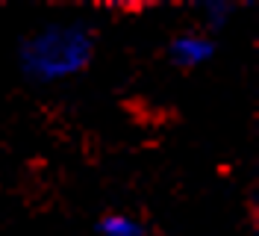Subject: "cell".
<instances>
[{
	"label": "cell",
	"mask_w": 259,
	"mask_h": 236,
	"mask_svg": "<svg viewBox=\"0 0 259 236\" xmlns=\"http://www.w3.org/2000/svg\"><path fill=\"white\" fill-rule=\"evenodd\" d=\"M203 12H206L209 27H224L227 15L233 12V6H230V3H224V0H218V3H203Z\"/></svg>",
	"instance_id": "4"
},
{
	"label": "cell",
	"mask_w": 259,
	"mask_h": 236,
	"mask_svg": "<svg viewBox=\"0 0 259 236\" xmlns=\"http://www.w3.org/2000/svg\"><path fill=\"white\" fill-rule=\"evenodd\" d=\"M168 53L180 68H200L215 56V42L203 32H183L171 42Z\"/></svg>",
	"instance_id": "2"
},
{
	"label": "cell",
	"mask_w": 259,
	"mask_h": 236,
	"mask_svg": "<svg viewBox=\"0 0 259 236\" xmlns=\"http://www.w3.org/2000/svg\"><path fill=\"white\" fill-rule=\"evenodd\" d=\"M95 56V32L80 21L48 24L18 47L21 71L35 83H59L82 74Z\"/></svg>",
	"instance_id": "1"
},
{
	"label": "cell",
	"mask_w": 259,
	"mask_h": 236,
	"mask_svg": "<svg viewBox=\"0 0 259 236\" xmlns=\"http://www.w3.org/2000/svg\"><path fill=\"white\" fill-rule=\"evenodd\" d=\"M97 233L100 236H147V227L142 219H136L130 213H106L97 221Z\"/></svg>",
	"instance_id": "3"
}]
</instances>
